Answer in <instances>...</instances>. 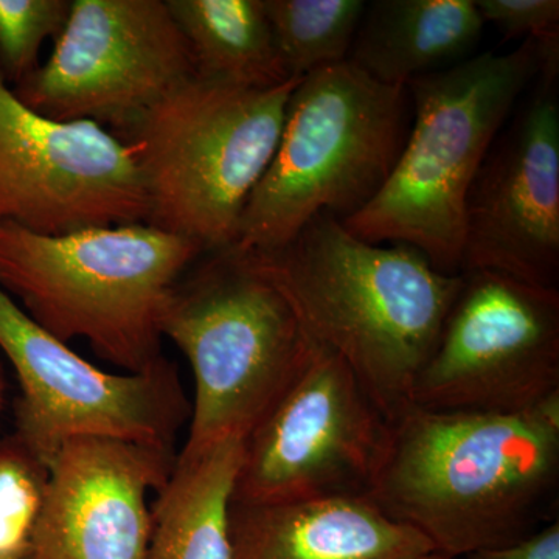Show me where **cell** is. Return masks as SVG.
Returning <instances> with one entry per match:
<instances>
[{"instance_id":"1","label":"cell","mask_w":559,"mask_h":559,"mask_svg":"<svg viewBox=\"0 0 559 559\" xmlns=\"http://www.w3.org/2000/svg\"><path fill=\"white\" fill-rule=\"evenodd\" d=\"M559 390L532 409L407 407L369 498L433 554L465 559L557 520Z\"/></svg>"},{"instance_id":"2","label":"cell","mask_w":559,"mask_h":559,"mask_svg":"<svg viewBox=\"0 0 559 559\" xmlns=\"http://www.w3.org/2000/svg\"><path fill=\"white\" fill-rule=\"evenodd\" d=\"M249 253L308 336L347 364L390 421L412 406L462 274H444L407 245L359 240L330 213L283 248Z\"/></svg>"},{"instance_id":"3","label":"cell","mask_w":559,"mask_h":559,"mask_svg":"<svg viewBox=\"0 0 559 559\" xmlns=\"http://www.w3.org/2000/svg\"><path fill=\"white\" fill-rule=\"evenodd\" d=\"M201 253L146 223L57 237L2 223L0 288L51 336L84 340L112 366L142 373L165 359L168 297Z\"/></svg>"},{"instance_id":"4","label":"cell","mask_w":559,"mask_h":559,"mask_svg":"<svg viewBox=\"0 0 559 559\" xmlns=\"http://www.w3.org/2000/svg\"><path fill=\"white\" fill-rule=\"evenodd\" d=\"M539 75L538 44L487 53L407 84L414 123L388 182L344 226L373 245H407L462 274L466 201L514 103Z\"/></svg>"},{"instance_id":"5","label":"cell","mask_w":559,"mask_h":559,"mask_svg":"<svg viewBox=\"0 0 559 559\" xmlns=\"http://www.w3.org/2000/svg\"><path fill=\"white\" fill-rule=\"evenodd\" d=\"M162 336L186 355L197 382L180 452L227 437L245 440L299 380L318 347L285 294L234 245L201 253L180 275Z\"/></svg>"},{"instance_id":"6","label":"cell","mask_w":559,"mask_h":559,"mask_svg":"<svg viewBox=\"0 0 559 559\" xmlns=\"http://www.w3.org/2000/svg\"><path fill=\"white\" fill-rule=\"evenodd\" d=\"M407 87L348 61L304 76L270 167L242 210L234 246L283 248L322 213L355 215L388 182L411 130Z\"/></svg>"},{"instance_id":"7","label":"cell","mask_w":559,"mask_h":559,"mask_svg":"<svg viewBox=\"0 0 559 559\" xmlns=\"http://www.w3.org/2000/svg\"><path fill=\"white\" fill-rule=\"evenodd\" d=\"M300 80L255 90L194 75L121 131L148 201L146 224L204 252L234 245Z\"/></svg>"},{"instance_id":"8","label":"cell","mask_w":559,"mask_h":559,"mask_svg":"<svg viewBox=\"0 0 559 559\" xmlns=\"http://www.w3.org/2000/svg\"><path fill=\"white\" fill-rule=\"evenodd\" d=\"M390 432L392 421L347 364L318 345L299 380L246 437L231 502L369 496Z\"/></svg>"},{"instance_id":"9","label":"cell","mask_w":559,"mask_h":559,"mask_svg":"<svg viewBox=\"0 0 559 559\" xmlns=\"http://www.w3.org/2000/svg\"><path fill=\"white\" fill-rule=\"evenodd\" d=\"M462 275L412 404L441 412L532 409L559 390L558 288L492 271Z\"/></svg>"},{"instance_id":"10","label":"cell","mask_w":559,"mask_h":559,"mask_svg":"<svg viewBox=\"0 0 559 559\" xmlns=\"http://www.w3.org/2000/svg\"><path fill=\"white\" fill-rule=\"evenodd\" d=\"M0 349L20 381L14 433L50 466L62 444L102 437L173 447L191 406L168 359L142 373L97 369L0 288Z\"/></svg>"},{"instance_id":"11","label":"cell","mask_w":559,"mask_h":559,"mask_svg":"<svg viewBox=\"0 0 559 559\" xmlns=\"http://www.w3.org/2000/svg\"><path fill=\"white\" fill-rule=\"evenodd\" d=\"M194 76L167 0H72L49 60L14 94L40 116L128 130Z\"/></svg>"},{"instance_id":"12","label":"cell","mask_w":559,"mask_h":559,"mask_svg":"<svg viewBox=\"0 0 559 559\" xmlns=\"http://www.w3.org/2000/svg\"><path fill=\"white\" fill-rule=\"evenodd\" d=\"M146 219L131 146L94 121L40 116L0 72V224L57 237Z\"/></svg>"},{"instance_id":"13","label":"cell","mask_w":559,"mask_h":559,"mask_svg":"<svg viewBox=\"0 0 559 559\" xmlns=\"http://www.w3.org/2000/svg\"><path fill=\"white\" fill-rule=\"evenodd\" d=\"M477 270L557 288V86H539L474 179L466 201L462 272Z\"/></svg>"},{"instance_id":"14","label":"cell","mask_w":559,"mask_h":559,"mask_svg":"<svg viewBox=\"0 0 559 559\" xmlns=\"http://www.w3.org/2000/svg\"><path fill=\"white\" fill-rule=\"evenodd\" d=\"M175 465L173 447L102 437L62 444L22 559H146V498L167 485Z\"/></svg>"},{"instance_id":"15","label":"cell","mask_w":559,"mask_h":559,"mask_svg":"<svg viewBox=\"0 0 559 559\" xmlns=\"http://www.w3.org/2000/svg\"><path fill=\"white\" fill-rule=\"evenodd\" d=\"M230 559H426L432 546L369 498L230 502Z\"/></svg>"},{"instance_id":"16","label":"cell","mask_w":559,"mask_h":559,"mask_svg":"<svg viewBox=\"0 0 559 559\" xmlns=\"http://www.w3.org/2000/svg\"><path fill=\"white\" fill-rule=\"evenodd\" d=\"M485 22L476 0H377L366 7L349 64L388 86L462 62Z\"/></svg>"},{"instance_id":"17","label":"cell","mask_w":559,"mask_h":559,"mask_svg":"<svg viewBox=\"0 0 559 559\" xmlns=\"http://www.w3.org/2000/svg\"><path fill=\"white\" fill-rule=\"evenodd\" d=\"M240 437L180 452L151 509L146 559H230L229 509L240 469Z\"/></svg>"},{"instance_id":"18","label":"cell","mask_w":559,"mask_h":559,"mask_svg":"<svg viewBox=\"0 0 559 559\" xmlns=\"http://www.w3.org/2000/svg\"><path fill=\"white\" fill-rule=\"evenodd\" d=\"M189 43L194 75L234 86H280L289 80L263 0H167Z\"/></svg>"},{"instance_id":"19","label":"cell","mask_w":559,"mask_h":559,"mask_svg":"<svg viewBox=\"0 0 559 559\" xmlns=\"http://www.w3.org/2000/svg\"><path fill=\"white\" fill-rule=\"evenodd\" d=\"M289 79L348 60L367 3L362 0H263Z\"/></svg>"},{"instance_id":"20","label":"cell","mask_w":559,"mask_h":559,"mask_svg":"<svg viewBox=\"0 0 559 559\" xmlns=\"http://www.w3.org/2000/svg\"><path fill=\"white\" fill-rule=\"evenodd\" d=\"M50 466L16 433L0 436V559H22L38 524Z\"/></svg>"},{"instance_id":"21","label":"cell","mask_w":559,"mask_h":559,"mask_svg":"<svg viewBox=\"0 0 559 559\" xmlns=\"http://www.w3.org/2000/svg\"><path fill=\"white\" fill-rule=\"evenodd\" d=\"M72 0H0V72L22 83L38 69L40 47L57 39Z\"/></svg>"},{"instance_id":"22","label":"cell","mask_w":559,"mask_h":559,"mask_svg":"<svg viewBox=\"0 0 559 559\" xmlns=\"http://www.w3.org/2000/svg\"><path fill=\"white\" fill-rule=\"evenodd\" d=\"M484 22H491L503 38L559 43L558 0H476Z\"/></svg>"},{"instance_id":"23","label":"cell","mask_w":559,"mask_h":559,"mask_svg":"<svg viewBox=\"0 0 559 559\" xmlns=\"http://www.w3.org/2000/svg\"><path fill=\"white\" fill-rule=\"evenodd\" d=\"M465 559H559V520L547 522L514 543L476 551Z\"/></svg>"},{"instance_id":"24","label":"cell","mask_w":559,"mask_h":559,"mask_svg":"<svg viewBox=\"0 0 559 559\" xmlns=\"http://www.w3.org/2000/svg\"><path fill=\"white\" fill-rule=\"evenodd\" d=\"M3 401H5V382H3L2 374H0V411H2Z\"/></svg>"},{"instance_id":"25","label":"cell","mask_w":559,"mask_h":559,"mask_svg":"<svg viewBox=\"0 0 559 559\" xmlns=\"http://www.w3.org/2000/svg\"><path fill=\"white\" fill-rule=\"evenodd\" d=\"M426 559H452V558H444V557H441V555L433 554V555H430V557H428Z\"/></svg>"}]
</instances>
